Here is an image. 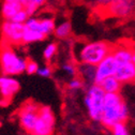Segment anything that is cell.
I'll use <instances>...</instances> for the list:
<instances>
[{
    "label": "cell",
    "instance_id": "obj_28",
    "mask_svg": "<svg viewBox=\"0 0 135 135\" xmlns=\"http://www.w3.org/2000/svg\"><path fill=\"white\" fill-rule=\"evenodd\" d=\"M4 1H16V2H18V3L23 4V6H25L26 2H27V0H4Z\"/></svg>",
    "mask_w": 135,
    "mask_h": 135
},
{
    "label": "cell",
    "instance_id": "obj_23",
    "mask_svg": "<svg viewBox=\"0 0 135 135\" xmlns=\"http://www.w3.org/2000/svg\"><path fill=\"white\" fill-rule=\"evenodd\" d=\"M62 70L64 71V73L66 75H69L71 77H74L77 74V69L75 68V65L72 63H69V62H66L62 65Z\"/></svg>",
    "mask_w": 135,
    "mask_h": 135
},
{
    "label": "cell",
    "instance_id": "obj_19",
    "mask_svg": "<svg viewBox=\"0 0 135 135\" xmlns=\"http://www.w3.org/2000/svg\"><path fill=\"white\" fill-rule=\"evenodd\" d=\"M29 17H30V16H29L28 13L26 12V10L23 9V10H21V11H18L17 13H16L10 21H11V22H14V23H18V24H25L26 21H27Z\"/></svg>",
    "mask_w": 135,
    "mask_h": 135
},
{
    "label": "cell",
    "instance_id": "obj_2",
    "mask_svg": "<svg viewBox=\"0 0 135 135\" xmlns=\"http://www.w3.org/2000/svg\"><path fill=\"white\" fill-rule=\"evenodd\" d=\"M112 44L104 41H94L84 43L74 48V56L80 63L97 65L107 55L112 54Z\"/></svg>",
    "mask_w": 135,
    "mask_h": 135
},
{
    "label": "cell",
    "instance_id": "obj_27",
    "mask_svg": "<svg viewBox=\"0 0 135 135\" xmlns=\"http://www.w3.org/2000/svg\"><path fill=\"white\" fill-rule=\"evenodd\" d=\"M46 0H27L26 4H32V6H36V7H41L45 3Z\"/></svg>",
    "mask_w": 135,
    "mask_h": 135
},
{
    "label": "cell",
    "instance_id": "obj_29",
    "mask_svg": "<svg viewBox=\"0 0 135 135\" xmlns=\"http://www.w3.org/2000/svg\"><path fill=\"white\" fill-rule=\"evenodd\" d=\"M132 62L135 64V48L133 49V55H132Z\"/></svg>",
    "mask_w": 135,
    "mask_h": 135
},
{
    "label": "cell",
    "instance_id": "obj_1",
    "mask_svg": "<svg viewBox=\"0 0 135 135\" xmlns=\"http://www.w3.org/2000/svg\"><path fill=\"white\" fill-rule=\"evenodd\" d=\"M128 107L119 92L105 93L101 122L106 128L112 129L117 123L124 122L128 118Z\"/></svg>",
    "mask_w": 135,
    "mask_h": 135
},
{
    "label": "cell",
    "instance_id": "obj_25",
    "mask_svg": "<svg viewBox=\"0 0 135 135\" xmlns=\"http://www.w3.org/2000/svg\"><path fill=\"white\" fill-rule=\"evenodd\" d=\"M39 70V65L37 62L35 61H27V64H26V72L28 74H35L37 73Z\"/></svg>",
    "mask_w": 135,
    "mask_h": 135
},
{
    "label": "cell",
    "instance_id": "obj_26",
    "mask_svg": "<svg viewBox=\"0 0 135 135\" xmlns=\"http://www.w3.org/2000/svg\"><path fill=\"white\" fill-rule=\"evenodd\" d=\"M40 76L42 77H49L52 75L53 71H52V68L48 66V65H45V66H42V68H39V70L37 72Z\"/></svg>",
    "mask_w": 135,
    "mask_h": 135
},
{
    "label": "cell",
    "instance_id": "obj_8",
    "mask_svg": "<svg viewBox=\"0 0 135 135\" xmlns=\"http://www.w3.org/2000/svg\"><path fill=\"white\" fill-rule=\"evenodd\" d=\"M117 60L114 58L112 54L107 55L100 63L95 65V81L94 84L99 85L104 78L109 76H115V73L118 68Z\"/></svg>",
    "mask_w": 135,
    "mask_h": 135
},
{
    "label": "cell",
    "instance_id": "obj_3",
    "mask_svg": "<svg viewBox=\"0 0 135 135\" xmlns=\"http://www.w3.org/2000/svg\"><path fill=\"white\" fill-rule=\"evenodd\" d=\"M0 63H1L2 72L4 75L13 76L26 71L27 60L18 56L14 50L7 48L3 49L0 54Z\"/></svg>",
    "mask_w": 135,
    "mask_h": 135
},
{
    "label": "cell",
    "instance_id": "obj_24",
    "mask_svg": "<svg viewBox=\"0 0 135 135\" xmlns=\"http://www.w3.org/2000/svg\"><path fill=\"white\" fill-rule=\"evenodd\" d=\"M68 87H69L70 89H72V90L80 89V88L83 87V81H81L79 78H75V77H73V78L69 81V84H68Z\"/></svg>",
    "mask_w": 135,
    "mask_h": 135
},
{
    "label": "cell",
    "instance_id": "obj_6",
    "mask_svg": "<svg viewBox=\"0 0 135 135\" xmlns=\"http://www.w3.org/2000/svg\"><path fill=\"white\" fill-rule=\"evenodd\" d=\"M106 15L117 18H127L135 15V0H114L105 9Z\"/></svg>",
    "mask_w": 135,
    "mask_h": 135
},
{
    "label": "cell",
    "instance_id": "obj_9",
    "mask_svg": "<svg viewBox=\"0 0 135 135\" xmlns=\"http://www.w3.org/2000/svg\"><path fill=\"white\" fill-rule=\"evenodd\" d=\"M25 31V25L7 21L2 25V33L4 38L12 43H21L23 42Z\"/></svg>",
    "mask_w": 135,
    "mask_h": 135
},
{
    "label": "cell",
    "instance_id": "obj_16",
    "mask_svg": "<svg viewBox=\"0 0 135 135\" xmlns=\"http://www.w3.org/2000/svg\"><path fill=\"white\" fill-rule=\"evenodd\" d=\"M71 31H72V26H71L70 22L65 21V22H62L58 26L55 27L54 33L59 39H65L71 35Z\"/></svg>",
    "mask_w": 135,
    "mask_h": 135
},
{
    "label": "cell",
    "instance_id": "obj_13",
    "mask_svg": "<svg viewBox=\"0 0 135 135\" xmlns=\"http://www.w3.org/2000/svg\"><path fill=\"white\" fill-rule=\"evenodd\" d=\"M99 86L104 90L105 93H117L120 91L121 83L115 76H109V77L104 78L99 84Z\"/></svg>",
    "mask_w": 135,
    "mask_h": 135
},
{
    "label": "cell",
    "instance_id": "obj_5",
    "mask_svg": "<svg viewBox=\"0 0 135 135\" xmlns=\"http://www.w3.org/2000/svg\"><path fill=\"white\" fill-rule=\"evenodd\" d=\"M55 127V116L52 108L40 106L39 117L35 124L31 135H52Z\"/></svg>",
    "mask_w": 135,
    "mask_h": 135
},
{
    "label": "cell",
    "instance_id": "obj_15",
    "mask_svg": "<svg viewBox=\"0 0 135 135\" xmlns=\"http://www.w3.org/2000/svg\"><path fill=\"white\" fill-rule=\"evenodd\" d=\"M78 71L81 74L84 79L88 83H90L91 85H93L94 81H95V65L80 63V65L78 68Z\"/></svg>",
    "mask_w": 135,
    "mask_h": 135
},
{
    "label": "cell",
    "instance_id": "obj_18",
    "mask_svg": "<svg viewBox=\"0 0 135 135\" xmlns=\"http://www.w3.org/2000/svg\"><path fill=\"white\" fill-rule=\"evenodd\" d=\"M55 22L53 18H42L40 20V31L43 33L45 37L50 35L55 30Z\"/></svg>",
    "mask_w": 135,
    "mask_h": 135
},
{
    "label": "cell",
    "instance_id": "obj_10",
    "mask_svg": "<svg viewBox=\"0 0 135 135\" xmlns=\"http://www.w3.org/2000/svg\"><path fill=\"white\" fill-rule=\"evenodd\" d=\"M20 90V83L9 75L0 77V94L4 100H10Z\"/></svg>",
    "mask_w": 135,
    "mask_h": 135
},
{
    "label": "cell",
    "instance_id": "obj_12",
    "mask_svg": "<svg viewBox=\"0 0 135 135\" xmlns=\"http://www.w3.org/2000/svg\"><path fill=\"white\" fill-rule=\"evenodd\" d=\"M133 47H129L127 45L123 46H113L112 55L117 60L118 63H124L132 61V55H133Z\"/></svg>",
    "mask_w": 135,
    "mask_h": 135
},
{
    "label": "cell",
    "instance_id": "obj_14",
    "mask_svg": "<svg viewBox=\"0 0 135 135\" xmlns=\"http://www.w3.org/2000/svg\"><path fill=\"white\" fill-rule=\"evenodd\" d=\"M23 9L24 6L16 1H4L2 6V15L7 21H10L16 13Z\"/></svg>",
    "mask_w": 135,
    "mask_h": 135
},
{
    "label": "cell",
    "instance_id": "obj_30",
    "mask_svg": "<svg viewBox=\"0 0 135 135\" xmlns=\"http://www.w3.org/2000/svg\"><path fill=\"white\" fill-rule=\"evenodd\" d=\"M134 48H135V43H134Z\"/></svg>",
    "mask_w": 135,
    "mask_h": 135
},
{
    "label": "cell",
    "instance_id": "obj_17",
    "mask_svg": "<svg viewBox=\"0 0 135 135\" xmlns=\"http://www.w3.org/2000/svg\"><path fill=\"white\" fill-rule=\"evenodd\" d=\"M45 39V36L40 31L36 30H30L25 28L24 31V37H23V42L24 43H33V42H39Z\"/></svg>",
    "mask_w": 135,
    "mask_h": 135
},
{
    "label": "cell",
    "instance_id": "obj_7",
    "mask_svg": "<svg viewBox=\"0 0 135 135\" xmlns=\"http://www.w3.org/2000/svg\"><path fill=\"white\" fill-rule=\"evenodd\" d=\"M39 108L40 106L37 105L33 102H28L26 103L22 109L20 110V122L21 126L23 127V129L25 131H27L28 133L31 134L35 124L38 120L39 117Z\"/></svg>",
    "mask_w": 135,
    "mask_h": 135
},
{
    "label": "cell",
    "instance_id": "obj_22",
    "mask_svg": "<svg viewBox=\"0 0 135 135\" xmlns=\"http://www.w3.org/2000/svg\"><path fill=\"white\" fill-rule=\"evenodd\" d=\"M90 3L92 4V7L97 8V9H103L105 10L114 0H89Z\"/></svg>",
    "mask_w": 135,
    "mask_h": 135
},
{
    "label": "cell",
    "instance_id": "obj_4",
    "mask_svg": "<svg viewBox=\"0 0 135 135\" xmlns=\"http://www.w3.org/2000/svg\"><path fill=\"white\" fill-rule=\"evenodd\" d=\"M104 98H105L104 90L97 84L91 85L85 97V103L88 108L89 115L94 121H101L103 113Z\"/></svg>",
    "mask_w": 135,
    "mask_h": 135
},
{
    "label": "cell",
    "instance_id": "obj_21",
    "mask_svg": "<svg viewBox=\"0 0 135 135\" xmlns=\"http://www.w3.org/2000/svg\"><path fill=\"white\" fill-rule=\"evenodd\" d=\"M112 132L113 135H130L127 126L124 124V122H120L117 123L112 128Z\"/></svg>",
    "mask_w": 135,
    "mask_h": 135
},
{
    "label": "cell",
    "instance_id": "obj_11",
    "mask_svg": "<svg viewBox=\"0 0 135 135\" xmlns=\"http://www.w3.org/2000/svg\"><path fill=\"white\" fill-rule=\"evenodd\" d=\"M115 77L121 84L135 81V64L132 61L119 63L115 73Z\"/></svg>",
    "mask_w": 135,
    "mask_h": 135
},
{
    "label": "cell",
    "instance_id": "obj_20",
    "mask_svg": "<svg viewBox=\"0 0 135 135\" xmlns=\"http://www.w3.org/2000/svg\"><path fill=\"white\" fill-rule=\"evenodd\" d=\"M57 53V44L56 43H50L48 44L45 49H44V52H43V56L46 60H50Z\"/></svg>",
    "mask_w": 135,
    "mask_h": 135
}]
</instances>
